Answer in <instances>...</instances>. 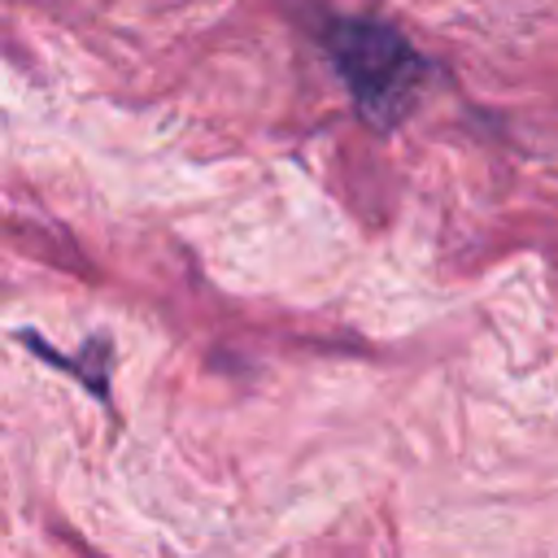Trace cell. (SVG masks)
Wrapping results in <instances>:
<instances>
[{"mask_svg":"<svg viewBox=\"0 0 558 558\" xmlns=\"http://www.w3.org/2000/svg\"><path fill=\"white\" fill-rule=\"evenodd\" d=\"M323 48L371 126H397L418 105L432 74L427 57L397 26L375 17H336L323 31Z\"/></svg>","mask_w":558,"mask_h":558,"instance_id":"cell-1","label":"cell"},{"mask_svg":"<svg viewBox=\"0 0 558 558\" xmlns=\"http://www.w3.org/2000/svg\"><path fill=\"white\" fill-rule=\"evenodd\" d=\"M17 340H22L31 353H39V357L61 362V371H74L96 397L109 401V340H87V344H83V357H61L52 344H44V340L31 336V331H17Z\"/></svg>","mask_w":558,"mask_h":558,"instance_id":"cell-2","label":"cell"}]
</instances>
